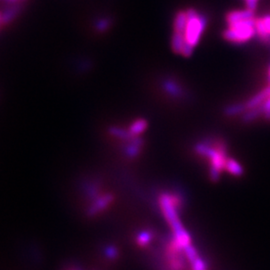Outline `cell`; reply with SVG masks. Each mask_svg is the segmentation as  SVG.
<instances>
[{
  "label": "cell",
  "mask_w": 270,
  "mask_h": 270,
  "mask_svg": "<svg viewBox=\"0 0 270 270\" xmlns=\"http://www.w3.org/2000/svg\"><path fill=\"white\" fill-rule=\"evenodd\" d=\"M254 11L247 8L227 13V28L223 32L225 39L232 43H245L256 35Z\"/></svg>",
  "instance_id": "6da1fadb"
},
{
  "label": "cell",
  "mask_w": 270,
  "mask_h": 270,
  "mask_svg": "<svg viewBox=\"0 0 270 270\" xmlns=\"http://www.w3.org/2000/svg\"><path fill=\"white\" fill-rule=\"evenodd\" d=\"M196 152L199 155L205 157L209 162L210 178L217 180L220 173L225 171L228 156L225 146L220 142L203 141L196 145Z\"/></svg>",
  "instance_id": "7a4b0ae2"
},
{
  "label": "cell",
  "mask_w": 270,
  "mask_h": 270,
  "mask_svg": "<svg viewBox=\"0 0 270 270\" xmlns=\"http://www.w3.org/2000/svg\"><path fill=\"white\" fill-rule=\"evenodd\" d=\"M187 13L188 18L184 29L180 33L174 32L175 34L180 35L185 42V57L190 56L193 52L194 47L201 39L207 24L205 16L195 9H188Z\"/></svg>",
  "instance_id": "3957f363"
},
{
  "label": "cell",
  "mask_w": 270,
  "mask_h": 270,
  "mask_svg": "<svg viewBox=\"0 0 270 270\" xmlns=\"http://www.w3.org/2000/svg\"><path fill=\"white\" fill-rule=\"evenodd\" d=\"M256 35L263 41L270 40V15L257 17L255 20Z\"/></svg>",
  "instance_id": "277c9868"
},
{
  "label": "cell",
  "mask_w": 270,
  "mask_h": 270,
  "mask_svg": "<svg viewBox=\"0 0 270 270\" xmlns=\"http://www.w3.org/2000/svg\"><path fill=\"white\" fill-rule=\"evenodd\" d=\"M113 200V196L111 194H105L101 196L98 200H96L93 205L89 209V214L95 215L97 214L100 210L105 209Z\"/></svg>",
  "instance_id": "5b68a950"
},
{
  "label": "cell",
  "mask_w": 270,
  "mask_h": 270,
  "mask_svg": "<svg viewBox=\"0 0 270 270\" xmlns=\"http://www.w3.org/2000/svg\"><path fill=\"white\" fill-rule=\"evenodd\" d=\"M147 127V122L144 119H137L131 123L127 129L132 137H137Z\"/></svg>",
  "instance_id": "8992f818"
},
{
  "label": "cell",
  "mask_w": 270,
  "mask_h": 270,
  "mask_svg": "<svg viewBox=\"0 0 270 270\" xmlns=\"http://www.w3.org/2000/svg\"><path fill=\"white\" fill-rule=\"evenodd\" d=\"M225 171H227L228 173H230V174H232L234 176H240L243 173V168L238 161L229 157L226 163Z\"/></svg>",
  "instance_id": "52a82bcc"
},
{
  "label": "cell",
  "mask_w": 270,
  "mask_h": 270,
  "mask_svg": "<svg viewBox=\"0 0 270 270\" xmlns=\"http://www.w3.org/2000/svg\"><path fill=\"white\" fill-rule=\"evenodd\" d=\"M152 237H153V234L150 233L149 231H143V232L139 233L137 236V243L141 247L146 246L152 240Z\"/></svg>",
  "instance_id": "ba28073f"
},
{
  "label": "cell",
  "mask_w": 270,
  "mask_h": 270,
  "mask_svg": "<svg viewBox=\"0 0 270 270\" xmlns=\"http://www.w3.org/2000/svg\"><path fill=\"white\" fill-rule=\"evenodd\" d=\"M166 90L169 91L173 95H178L179 94V87L174 82H172V81L167 82Z\"/></svg>",
  "instance_id": "9c48e42d"
},
{
  "label": "cell",
  "mask_w": 270,
  "mask_h": 270,
  "mask_svg": "<svg viewBox=\"0 0 270 270\" xmlns=\"http://www.w3.org/2000/svg\"><path fill=\"white\" fill-rule=\"evenodd\" d=\"M243 1L245 2V6L247 9L255 11V9L257 8L259 0H243Z\"/></svg>",
  "instance_id": "30bf717a"
},
{
  "label": "cell",
  "mask_w": 270,
  "mask_h": 270,
  "mask_svg": "<svg viewBox=\"0 0 270 270\" xmlns=\"http://www.w3.org/2000/svg\"><path fill=\"white\" fill-rule=\"evenodd\" d=\"M3 24H4V21H3V13H2V11H0V27H1Z\"/></svg>",
  "instance_id": "8fae6325"
},
{
  "label": "cell",
  "mask_w": 270,
  "mask_h": 270,
  "mask_svg": "<svg viewBox=\"0 0 270 270\" xmlns=\"http://www.w3.org/2000/svg\"><path fill=\"white\" fill-rule=\"evenodd\" d=\"M7 2H17V0H5Z\"/></svg>",
  "instance_id": "7c38bea8"
},
{
  "label": "cell",
  "mask_w": 270,
  "mask_h": 270,
  "mask_svg": "<svg viewBox=\"0 0 270 270\" xmlns=\"http://www.w3.org/2000/svg\"><path fill=\"white\" fill-rule=\"evenodd\" d=\"M268 78H269V83H270V68H269V72H268Z\"/></svg>",
  "instance_id": "4fadbf2b"
}]
</instances>
